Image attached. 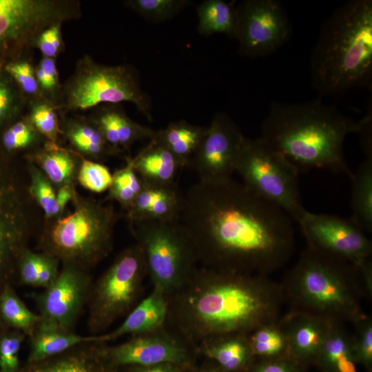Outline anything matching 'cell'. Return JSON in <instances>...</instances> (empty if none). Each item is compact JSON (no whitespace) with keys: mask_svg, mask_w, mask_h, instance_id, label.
Here are the masks:
<instances>
[{"mask_svg":"<svg viewBox=\"0 0 372 372\" xmlns=\"http://www.w3.org/2000/svg\"><path fill=\"white\" fill-rule=\"evenodd\" d=\"M92 286L88 270L63 265L56 280L36 296L40 323L67 331L73 328Z\"/></svg>","mask_w":372,"mask_h":372,"instance_id":"9a60e30c","label":"cell"},{"mask_svg":"<svg viewBox=\"0 0 372 372\" xmlns=\"http://www.w3.org/2000/svg\"><path fill=\"white\" fill-rule=\"evenodd\" d=\"M205 352L227 372L243 369L254 358L248 339L242 336L224 339L207 347Z\"/></svg>","mask_w":372,"mask_h":372,"instance_id":"1f68e13d","label":"cell"},{"mask_svg":"<svg viewBox=\"0 0 372 372\" xmlns=\"http://www.w3.org/2000/svg\"><path fill=\"white\" fill-rule=\"evenodd\" d=\"M28 169L30 177L29 192L43 209L45 217L50 220L55 202V187L42 171L28 159Z\"/></svg>","mask_w":372,"mask_h":372,"instance_id":"f35d334b","label":"cell"},{"mask_svg":"<svg viewBox=\"0 0 372 372\" xmlns=\"http://www.w3.org/2000/svg\"><path fill=\"white\" fill-rule=\"evenodd\" d=\"M59 107L42 96L28 101L25 116L46 139L58 144L61 135Z\"/></svg>","mask_w":372,"mask_h":372,"instance_id":"e575fe53","label":"cell"},{"mask_svg":"<svg viewBox=\"0 0 372 372\" xmlns=\"http://www.w3.org/2000/svg\"><path fill=\"white\" fill-rule=\"evenodd\" d=\"M142 182V189L127 211L129 223L147 220L180 219L184 194L176 183L152 184Z\"/></svg>","mask_w":372,"mask_h":372,"instance_id":"d6986e66","label":"cell"},{"mask_svg":"<svg viewBox=\"0 0 372 372\" xmlns=\"http://www.w3.org/2000/svg\"><path fill=\"white\" fill-rule=\"evenodd\" d=\"M191 3L188 0H127L124 4L154 23L169 21Z\"/></svg>","mask_w":372,"mask_h":372,"instance_id":"74e56055","label":"cell"},{"mask_svg":"<svg viewBox=\"0 0 372 372\" xmlns=\"http://www.w3.org/2000/svg\"><path fill=\"white\" fill-rule=\"evenodd\" d=\"M355 121L320 99L300 103L273 101L261 126L260 137L298 171L325 169L353 176L344 153V142L359 133Z\"/></svg>","mask_w":372,"mask_h":372,"instance_id":"7a4b0ae2","label":"cell"},{"mask_svg":"<svg viewBox=\"0 0 372 372\" xmlns=\"http://www.w3.org/2000/svg\"><path fill=\"white\" fill-rule=\"evenodd\" d=\"M28 100L42 96L35 74V68L25 56L9 61L3 65Z\"/></svg>","mask_w":372,"mask_h":372,"instance_id":"ab89813d","label":"cell"},{"mask_svg":"<svg viewBox=\"0 0 372 372\" xmlns=\"http://www.w3.org/2000/svg\"><path fill=\"white\" fill-rule=\"evenodd\" d=\"M146 271L144 253L138 243L116 256L91 288L87 304L88 327L92 333L107 329L130 309Z\"/></svg>","mask_w":372,"mask_h":372,"instance_id":"30bf717a","label":"cell"},{"mask_svg":"<svg viewBox=\"0 0 372 372\" xmlns=\"http://www.w3.org/2000/svg\"><path fill=\"white\" fill-rule=\"evenodd\" d=\"M40 253H36L28 248L21 254L17 269L20 281L26 285L38 287V273L39 269Z\"/></svg>","mask_w":372,"mask_h":372,"instance_id":"bcb514c9","label":"cell"},{"mask_svg":"<svg viewBox=\"0 0 372 372\" xmlns=\"http://www.w3.org/2000/svg\"><path fill=\"white\" fill-rule=\"evenodd\" d=\"M59 261L54 257L40 253L39 269L38 273V287H48L58 276Z\"/></svg>","mask_w":372,"mask_h":372,"instance_id":"c3c4849f","label":"cell"},{"mask_svg":"<svg viewBox=\"0 0 372 372\" xmlns=\"http://www.w3.org/2000/svg\"><path fill=\"white\" fill-rule=\"evenodd\" d=\"M350 218L366 234L372 232V158H366L351 178Z\"/></svg>","mask_w":372,"mask_h":372,"instance_id":"f1b7e54d","label":"cell"},{"mask_svg":"<svg viewBox=\"0 0 372 372\" xmlns=\"http://www.w3.org/2000/svg\"><path fill=\"white\" fill-rule=\"evenodd\" d=\"M102 355L112 367L162 364H180L186 360L185 350L161 337H137L112 347H101Z\"/></svg>","mask_w":372,"mask_h":372,"instance_id":"2e32d148","label":"cell"},{"mask_svg":"<svg viewBox=\"0 0 372 372\" xmlns=\"http://www.w3.org/2000/svg\"><path fill=\"white\" fill-rule=\"evenodd\" d=\"M131 161L140 179L152 184L176 183V177L183 167L178 158L154 136L135 157H131Z\"/></svg>","mask_w":372,"mask_h":372,"instance_id":"603a6c76","label":"cell"},{"mask_svg":"<svg viewBox=\"0 0 372 372\" xmlns=\"http://www.w3.org/2000/svg\"><path fill=\"white\" fill-rule=\"evenodd\" d=\"M304 366L288 356L260 358L253 365L251 372H304Z\"/></svg>","mask_w":372,"mask_h":372,"instance_id":"7dc6e473","label":"cell"},{"mask_svg":"<svg viewBox=\"0 0 372 372\" xmlns=\"http://www.w3.org/2000/svg\"><path fill=\"white\" fill-rule=\"evenodd\" d=\"M40 316L30 310L10 283L0 291V324L5 329H13L31 336L40 322Z\"/></svg>","mask_w":372,"mask_h":372,"instance_id":"f546056e","label":"cell"},{"mask_svg":"<svg viewBox=\"0 0 372 372\" xmlns=\"http://www.w3.org/2000/svg\"><path fill=\"white\" fill-rule=\"evenodd\" d=\"M75 191L74 185H65L57 188L52 216L50 220L63 215L67 204L72 200Z\"/></svg>","mask_w":372,"mask_h":372,"instance_id":"681fc988","label":"cell"},{"mask_svg":"<svg viewBox=\"0 0 372 372\" xmlns=\"http://www.w3.org/2000/svg\"><path fill=\"white\" fill-rule=\"evenodd\" d=\"M279 322L287 337L288 357L304 367L315 364L333 322L293 311Z\"/></svg>","mask_w":372,"mask_h":372,"instance_id":"e0dca14e","label":"cell"},{"mask_svg":"<svg viewBox=\"0 0 372 372\" xmlns=\"http://www.w3.org/2000/svg\"><path fill=\"white\" fill-rule=\"evenodd\" d=\"M35 19L23 0H0V54L17 58L30 43Z\"/></svg>","mask_w":372,"mask_h":372,"instance_id":"ffe728a7","label":"cell"},{"mask_svg":"<svg viewBox=\"0 0 372 372\" xmlns=\"http://www.w3.org/2000/svg\"><path fill=\"white\" fill-rule=\"evenodd\" d=\"M59 113L61 135L81 157L100 163L118 155L87 117H72Z\"/></svg>","mask_w":372,"mask_h":372,"instance_id":"7402d4cb","label":"cell"},{"mask_svg":"<svg viewBox=\"0 0 372 372\" xmlns=\"http://www.w3.org/2000/svg\"><path fill=\"white\" fill-rule=\"evenodd\" d=\"M74 210L50 220L44 229L40 246L63 265L88 270L110 251L118 215L114 208L75 191Z\"/></svg>","mask_w":372,"mask_h":372,"instance_id":"8992f818","label":"cell"},{"mask_svg":"<svg viewBox=\"0 0 372 372\" xmlns=\"http://www.w3.org/2000/svg\"><path fill=\"white\" fill-rule=\"evenodd\" d=\"M361 284L359 267L308 247L281 287L291 311L342 323L354 322L364 315Z\"/></svg>","mask_w":372,"mask_h":372,"instance_id":"277c9868","label":"cell"},{"mask_svg":"<svg viewBox=\"0 0 372 372\" xmlns=\"http://www.w3.org/2000/svg\"><path fill=\"white\" fill-rule=\"evenodd\" d=\"M313 86L321 95L371 86L372 1L351 0L321 28L310 61Z\"/></svg>","mask_w":372,"mask_h":372,"instance_id":"3957f363","label":"cell"},{"mask_svg":"<svg viewBox=\"0 0 372 372\" xmlns=\"http://www.w3.org/2000/svg\"><path fill=\"white\" fill-rule=\"evenodd\" d=\"M206 131L205 127L179 120L156 131L154 138L168 148L185 167H188L190 158L199 147Z\"/></svg>","mask_w":372,"mask_h":372,"instance_id":"83f0119b","label":"cell"},{"mask_svg":"<svg viewBox=\"0 0 372 372\" xmlns=\"http://www.w3.org/2000/svg\"><path fill=\"white\" fill-rule=\"evenodd\" d=\"M234 37L242 55L256 58L284 45L292 26L282 3L276 0H245L234 8Z\"/></svg>","mask_w":372,"mask_h":372,"instance_id":"8fae6325","label":"cell"},{"mask_svg":"<svg viewBox=\"0 0 372 372\" xmlns=\"http://www.w3.org/2000/svg\"><path fill=\"white\" fill-rule=\"evenodd\" d=\"M355 327L353 336V349L357 364L369 371L372 369V320L365 314L353 322Z\"/></svg>","mask_w":372,"mask_h":372,"instance_id":"7bdbcfd3","label":"cell"},{"mask_svg":"<svg viewBox=\"0 0 372 372\" xmlns=\"http://www.w3.org/2000/svg\"><path fill=\"white\" fill-rule=\"evenodd\" d=\"M33 162L55 187L74 185L81 163V156L72 150L48 141L39 149L29 153Z\"/></svg>","mask_w":372,"mask_h":372,"instance_id":"cb8c5ba5","label":"cell"},{"mask_svg":"<svg viewBox=\"0 0 372 372\" xmlns=\"http://www.w3.org/2000/svg\"><path fill=\"white\" fill-rule=\"evenodd\" d=\"M196 298L193 311L208 332L237 334L277 322L285 302L281 285L266 275L220 271Z\"/></svg>","mask_w":372,"mask_h":372,"instance_id":"5b68a950","label":"cell"},{"mask_svg":"<svg viewBox=\"0 0 372 372\" xmlns=\"http://www.w3.org/2000/svg\"><path fill=\"white\" fill-rule=\"evenodd\" d=\"M142 186L141 180L133 168L131 157H127L126 165L112 174L107 199L117 201L127 211L140 193Z\"/></svg>","mask_w":372,"mask_h":372,"instance_id":"8d00e7d4","label":"cell"},{"mask_svg":"<svg viewBox=\"0 0 372 372\" xmlns=\"http://www.w3.org/2000/svg\"><path fill=\"white\" fill-rule=\"evenodd\" d=\"M204 372H216L215 371H204Z\"/></svg>","mask_w":372,"mask_h":372,"instance_id":"f5cc1de1","label":"cell"},{"mask_svg":"<svg viewBox=\"0 0 372 372\" xmlns=\"http://www.w3.org/2000/svg\"><path fill=\"white\" fill-rule=\"evenodd\" d=\"M196 12L200 34L219 33L234 37L235 14L231 3L223 0H205L198 6Z\"/></svg>","mask_w":372,"mask_h":372,"instance_id":"4dcf8cb0","label":"cell"},{"mask_svg":"<svg viewBox=\"0 0 372 372\" xmlns=\"http://www.w3.org/2000/svg\"><path fill=\"white\" fill-rule=\"evenodd\" d=\"M134 372H178L177 364H162L149 366H142V369Z\"/></svg>","mask_w":372,"mask_h":372,"instance_id":"f907efd6","label":"cell"},{"mask_svg":"<svg viewBox=\"0 0 372 372\" xmlns=\"http://www.w3.org/2000/svg\"><path fill=\"white\" fill-rule=\"evenodd\" d=\"M30 338L28 363L59 355L83 343L98 342L97 335L83 336L72 331L44 325L40 322Z\"/></svg>","mask_w":372,"mask_h":372,"instance_id":"4316f807","label":"cell"},{"mask_svg":"<svg viewBox=\"0 0 372 372\" xmlns=\"http://www.w3.org/2000/svg\"><path fill=\"white\" fill-rule=\"evenodd\" d=\"M102 342H87L50 358L28 363L19 372H107Z\"/></svg>","mask_w":372,"mask_h":372,"instance_id":"44dd1931","label":"cell"},{"mask_svg":"<svg viewBox=\"0 0 372 372\" xmlns=\"http://www.w3.org/2000/svg\"><path fill=\"white\" fill-rule=\"evenodd\" d=\"M26 335L13 329L2 331L0 337V372H19V354Z\"/></svg>","mask_w":372,"mask_h":372,"instance_id":"ee69618b","label":"cell"},{"mask_svg":"<svg viewBox=\"0 0 372 372\" xmlns=\"http://www.w3.org/2000/svg\"><path fill=\"white\" fill-rule=\"evenodd\" d=\"M34 68L41 94L59 107L62 85L55 59L42 56Z\"/></svg>","mask_w":372,"mask_h":372,"instance_id":"b9f144b4","label":"cell"},{"mask_svg":"<svg viewBox=\"0 0 372 372\" xmlns=\"http://www.w3.org/2000/svg\"><path fill=\"white\" fill-rule=\"evenodd\" d=\"M3 330V327L1 326V324H0V337H1V333H2V331Z\"/></svg>","mask_w":372,"mask_h":372,"instance_id":"816d5d0a","label":"cell"},{"mask_svg":"<svg viewBox=\"0 0 372 372\" xmlns=\"http://www.w3.org/2000/svg\"><path fill=\"white\" fill-rule=\"evenodd\" d=\"M133 103L152 121L149 96L143 90L137 70L130 65H105L85 54L62 85L60 112L93 109L103 104Z\"/></svg>","mask_w":372,"mask_h":372,"instance_id":"52a82bcc","label":"cell"},{"mask_svg":"<svg viewBox=\"0 0 372 372\" xmlns=\"http://www.w3.org/2000/svg\"><path fill=\"white\" fill-rule=\"evenodd\" d=\"M156 289L169 291L192 271L196 251L180 219L129 223Z\"/></svg>","mask_w":372,"mask_h":372,"instance_id":"9c48e42d","label":"cell"},{"mask_svg":"<svg viewBox=\"0 0 372 372\" xmlns=\"http://www.w3.org/2000/svg\"><path fill=\"white\" fill-rule=\"evenodd\" d=\"M236 172L245 186L281 208L293 220L298 223L307 211L301 203L298 169L260 138H247Z\"/></svg>","mask_w":372,"mask_h":372,"instance_id":"ba28073f","label":"cell"},{"mask_svg":"<svg viewBox=\"0 0 372 372\" xmlns=\"http://www.w3.org/2000/svg\"><path fill=\"white\" fill-rule=\"evenodd\" d=\"M76 181L89 191L101 193L110 187L112 174L103 164L81 157Z\"/></svg>","mask_w":372,"mask_h":372,"instance_id":"60d3db41","label":"cell"},{"mask_svg":"<svg viewBox=\"0 0 372 372\" xmlns=\"http://www.w3.org/2000/svg\"><path fill=\"white\" fill-rule=\"evenodd\" d=\"M164 293L154 291L138 304L114 331L98 335V342L110 341L127 334H139L152 331L165 320L167 305Z\"/></svg>","mask_w":372,"mask_h":372,"instance_id":"d4e9b609","label":"cell"},{"mask_svg":"<svg viewBox=\"0 0 372 372\" xmlns=\"http://www.w3.org/2000/svg\"><path fill=\"white\" fill-rule=\"evenodd\" d=\"M28 99L0 65V130L25 114Z\"/></svg>","mask_w":372,"mask_h":372,"instance_id":"d590c367","label":"cell"},{"mask_svg":"<svg viewBox=\"0 0 372 372\" xmlns=\"http://www.w3.org/2000/svg\"><path fill=\"white\" fill-rule=\"evenodd\" d=\"M62 24L56 23L47 28L35 39L34 47L41 52L43 57L56 59L63 50L64 42L61 32Z\"/></svg>","mask_w":372,"mask_h":372,"instance_id":"f6af8a7d","label":"cell"},{"mask_svg":"<svg viewBox=\"0 0 372 372\" xmlns=\"http://www.w3.org/2000/svg\"><path fill=\"white\" fill-rule=\"evenodd\" d=\"M298 223L311 249L358 267L372 254L371 240L351 218L306 211Z\"/></svg>","mask_w":372,"mask_h":372,"instance_id":"4fadbf2b","label":"cell"},{"mask_svg":"<svg viewBox=\"0 0 372 372\" xmlns=\"http://www.w3.org/2000/svg\"><path fill=\"white\" fill-rule=\"evenodd\" d=\"M236 123L225 113L214 114L188 164L199 180L218 183L232 178L247 142Z\"/></svg>","mask_w":372,"mask_h":372,"instance_id":"7c38bea8","label":"cell"},{"mask_svg":"<svg viewBox=\"0 0 372 372\" xmlns=\"http://www.w3.org/2000/svg\"><path fill=\"white\" fill-rule=\"evenodd\" d=\"M25 198L13 174L0 162V291L10 283L27 248L29 220Z\"/></svg>","mask_w":372,"mask_h":372,"instance_id":"5bb4252c","label":"cell"},{"mask_svg":"<svg viewBox=\"0 0 372 372\" xmlns=\"http://www.w3.org/2000/svg\"><path fill=\"white\" fill-rule=\"evenodd\" d=\"M333 322L318 354L316 364L322 372H358L353 336L342 325Z\"/></svg>","mask_w":372,"mask_h":372,"instance_id":"484cf974","label":"cell"},{"mask_svg":"<svg viewBox=\"0 0 372 372\" xmlns=\"http://www.w3.org/2000/svg\"><path fill=\"white\" fill-rule=\"evenodd\" d=\"M180 220L196 256L220 271L267 275L294 251L291 217L232 178L191 186Z\"/></svg>","mask_w":372,"mask_h":372,"instance_id":"6da1fadb","label":"cell"},{"mask_svg":"<svg viewBox=\"0 0 372 372\" xmlns=\"http://www.w3.org/2000/svg\"><path fill=\"white\" fill-rule=\"evenodd\" d=\"M248 341L254 357L276 358L288 356L287 337L279 320L254 330Z\"/></svg>","mask_w":372,"mask_h":372,"instance_id":"836d02e7","label":"cell"},{"mask_svg":"<svg viewBox=\"0 0 372 372\" xmlns=\"http://www.w3.org/2000/svg\"><path fill=\"white\" fill-rule=\"evenodd\" d=\"M87 118L97 127L117 154L136 142L150 140L156 131L132 120L120 104H103L93 108Z\"/></svg>","mask_w":372,"mask_h":372,"instance_id":"ac0fdd59","label":"cell"},{"mask_svg":"<svg viewBox=\"0 0 372 372\" xmlns=\"http://www.w3.org/2000/svg\"><path fill=\"white\" fill-rule=\"evenodd\" d=\"M1 130V145L8 153L23 151L31 153L46 141L25 114Z\"/></svg>","mask_w":372,"mask_h":372,"instance_id":"d6a6232c","label":"cell"}]
</instances>
